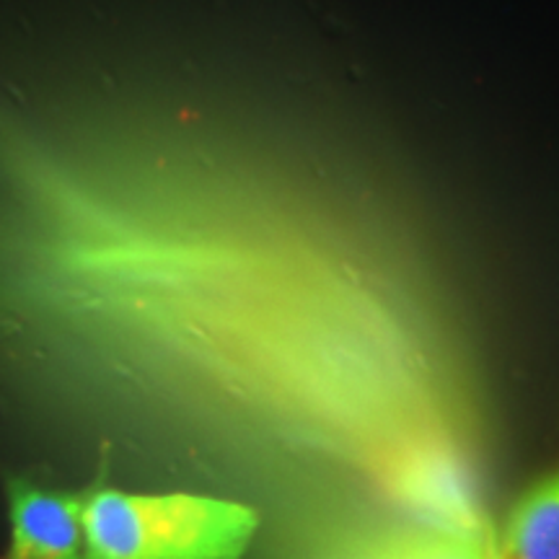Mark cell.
I'll return each mask as SVG.
<instances>
[{
    "label": "cell",
    "instance_id": "obj_1",
    "mask_svg": "<svg viewBox=\"0 0 559 559\" xmlns=\"http://www.w3.org/2000/svg\"><path fill=\"white\" fill-rule=\"evenodd\" d=\"M260 523V510L239 500L94 489L83 510V559H243Z\"/></svg>",
    "mask_w": 559,
    "mask_h": 559
},
{
    "label": "cell",
    "instance_id": "obj_2",
    "mask_svg": "<svg viewBox=\"0 0 559 559\" xmlns=\"http://www.w3.org/2000/svg\"><path fill=\"white\" fill-rule=\"evenodd\" d=\"M9 559H81L86 495L45 489L29 479H9Z\"/></svg>",
    "mask_w": 559,
    "mask_h": 559
},
{
    "label": "cell",
    "instance_id": "obj_3",
    "mask_svg": "<svg viewBox=\"0 0 559 559\" xmlns=\"http://www.w3.org/2000/svg\"><path fill=\"white\" fill-rule=\"evenodd\" d=\"M498 539L479 526L389 531L334 549L326 559H495Z\"/></svg>",
    "mask_w": 559,
    "mask_h": 559
},
{
    "label": "cell",
    "instance_id": "obj_4",
    "mask_svg": "<svg viewBox=\"0 0 559 559\" xmlns=\"http://www.w3.org/2000/svg\"><path fill=\"white\" fill-rule=\"evenodd\" d=\"M498 551L502 559H559V472L534 481L515 500Z\"/></svg>",
    "mask_w": 559,
    "mask_h": 559
},
{
    "label": "cell",
    "instance_id": "obj_5",
    "mask_svg": "<svg viewBox=\"0 0 559 559\" xmlns=\"http://www.w3.org/2000/svg\"><path fill=\"white\" fill-rule=\"evenodd\" d=\"M495 559H502V557H500V551H498V557H495Z\"/></svg>",
    "mask_w": 559,
    "mask_h": 559
},
{
    "label": "cell",
    "instance_id": "obj_6",
    "mask_svg": "<svg viewBox=\"0 0 559 559\" xmlns=\"http://www.w3.org/2000/svg\"><path fill=\"white\" fill-rule=\"evenodd\" d=\"M5 559H9V557H5Z\"/></svg>",
    "mask_w": 559,
    "mask_h": 559
},
{
    "label": "cell",
    "instance_id": "obj_7",
    "mask_svg": "<svg viewBox=\"0 0 559 559\" xmlns=\"http://www.w3.org/2000/svg\"><path fill=\"white\" fill-rule=\"evenodd\" d=\"M81 559H83V557H81Z\"/></svg>",
    "mask_w": 559,
    "mask_h": 559
}]
</instances>
